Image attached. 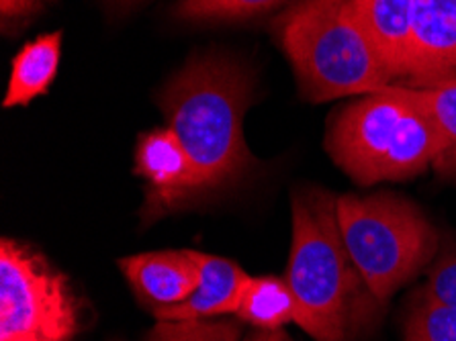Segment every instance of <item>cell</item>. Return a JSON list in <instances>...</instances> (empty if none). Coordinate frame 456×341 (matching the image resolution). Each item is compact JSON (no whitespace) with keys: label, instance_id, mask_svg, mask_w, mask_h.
Listing matches in <instances>:
<instances>
[{"label":"cell","instance_id":"cell-1","mask_svg":"<svg viewBox=\"0 0 456 341\" xmlns=\"http://www.w3.org/2000/svg\"><path fill=\"white\" fill-rule=\"evenodd\" d=\"M285 280L295 296V323L315 341H362L381 323L385 304L348 254L338 225V197L323 188L293 194Z\"/></svg>","mask_w":456,"mask_h":341},{"label":"cell","instance_id":"cell-2","mask_svg":"<svg viewBox=\"0 0 456 341\" xmlns=\"http://www.w3.org/2000/svg\"><path fill=\"white\" fill-rule=\"evenodd\" d=\"M252 93V74L224 53L195 55L162 88L166 125L195 170L192 200L225 191L256 164L244 137Z\"/></svg>","mask_w":456,"mask_h":341},{"label":"cell","instance_id":"cell-3","mask_svg":"<svg viewBox=\"0 0 456 341\" xmlns=\"http://www.w3.org/2000/svg\"><path fill=\"white\" fill-rule=\"evenodd\" d=\"M442 137L418 88L391 85L330 117L326 150L361 186L402 183L434 168Z\"/></svg>","mask_w":456,"mask_h":341},{"label":"cell","instance_id":"cell-4","mask_svg":"<svg viewBox=\"0 0 456 341\" xmlns=\"http://www.w3.org/2000/svg\"><path fill=\"white\" fill-rule=\"evenodd\" d=\"M301 96L330 102L391 86L352 0H297L273 20Z\"/></svg>","mask_w":456,"mask_h":341},{"label":"cell","instance_id":"cell-5","mask_svg":"<svg viewBox=\"0 0 456 341\" xmlns=\"http://www.w3.org/2000/svg\"><path fill=\"white\" fill-rule=\"evenodd\" d=\"M338 225L348 254L383 304L432 266L440 235L424 211L391 192L338 197Z\"/></svg>","mask_w":456,"mask_h":341},{"label":"cell","instance_id":"cell-6","mask_svg":"<svg viewBox=\"0 0 456 341\" xmlns=\"http://www.w3.org/2000/svg\"><path fill=\"white\" fill-rule=\"evenodd\" d=\"M80 303L64 272L12 238L0 241V341H74Z\"/></svg>","mask_w":456,"mask_h":341},{"label":"cell","instance_id":"cell-7","mask_svg":"<svg viewBox=\"0 0 456 341\" xmlns=\"http://www.w3.org/2000/svg\"><path fill=\"white\" fill-rule=\"evenodd\" d=\"M135 172L148 186L142 213L146 225L192 203L195 170L168 125L140 137L135 148Z\"/></svg>","mask_w":456,"mask_h":341},{"label":"cell","instance_id":"cell-8","mask_svg":"<svg viewBox=\"0 0 456 341\" xmlns=\"http://www.w3.org/2000/svg\"><path fill=\"white\" fill-rule=\"evenodd\" d=\"M456 78V0H416L403 86L426 88Z\"/></svg>","mask_w":456,"mask_h":341},{"label":"cell","instance_id":"cell-9","mask_svg":"<svg viewBox=\"0 0 456 341\" xmlns=\"http://www.w3.org/2000/svg\"><path fill=\"white\" fill-rule=\"evenodd\" d=\"M117 264L137 301L151 313L186 301L199 284V262L192 249L135 254L121 257Z\"/></svg>","mask_w":456,"mask_h":341},{"label":"cell","instance_id":"cell-10","mask_svg":"<svg viewBox=\"0 0 456 341\" xmlns=\"http://www.w3.org/2000/svg\"><path fill=\"white\" fill-rule=\"evenodd\" d=\"M199 262V284L186 301L175 307L151 313L158 321H191V319H213L236 315L241 292L250 274L227 257L195 252Z\"/></svg>","mask_w":456,"mask_h":341},{"label":"cell","instance_id":"cell-11","mask_svg":"<svg viewBox=\"0 0 456 341\" xmlns=\"http://www.w3.org/2000/svg\"><path fill=\"white\" fill-rule=\"evenodd\" d=\"M352 4L391 82L403 85L416 0H352Z\"/></svg>","mask_w":456,"mask_h":341},{"label":"cell","instance_id":"cell-12","mask_svg":"<svg viewBox=\"0 0 456 341\" xmlns=\"http://www.w3.org/2000/svg\"><path fill=\"white\" fill-rule=\"evenodd\" d=\"M61 37V31L39 35L12 58L9 86L3 101L4 109L25 107L50 90L60 69Z\"/></svg>","mask_w":456,"mask_h":341},{"label":"cell","instance_id":"cell-13","mask_svg":"<svg viewBox=\"0 0 456 341\" xmlns=\"http://www.w3.org/2000/svg\"><path fill=\"white\" fill-rule=\"evenodd\" d=\"M236 319L256 329H282V325L295 323V296L285 278L250 276Z\"/></svg>","mask_w":456,"mask_h":341},{"label":"cell","instance_id":"cell-14","mask_svg":"<svg viewBox=\"0 0 456 341\" xmlns=\"http://www.w3.org/2000/svg\"><path fill=\"white\" fill-rule=\"evenodd\" d=\"M421 104L432 117L442 137V154L434 164V170L444 174H456V78L436 82V85L418 88Z\"/></svg>","mask_w":456,"mask_h":341},{"label":"cell","instance_id":"cell-15","mask_svg":"<svg viewBox=\"0 0 456 341\" xmlns=\"http://www.w3.org/2000/svg\"><path fill=\"white\" fill-rule=\"evenodd\" d=\"M405 341H456V307L421 288L413 295L403 321Z\"/></svg>","mask_w":456,"mask_h":341},{"label":"cell","instance_id":"cell-16","mask_svg":"<svg viewBox=\"0 0 456 341\" xmlns=\"http://www.w3.org/2000/svg\"><path fill=\"white\" fill-rule=\"evenodd\" d=\"M289 0H181L175 17L186 23H238L271 12Z\"/></svg>","mask_w":456,"mask_h":341},{"label":"cell","instance_id":"cell-17","mask_svg":"<svg viewBox=\"0 0 456 341\" xmlns=\"http://www.w3.org/2000/svg\"><path fill=\"white\" fill-rule=\"evenodd\" d=\"M240 319H191V321H158L146 341H240Z\"/></svg>","mask_w":456,"mask_h":341},{"label":"cell","instance_id":"cell-18","mask_svg":"<svg viewBox=\"0 0 456 341\" xmlns=\"http://www.w3.org/2000/svg\"><path fill=\"white\" fill-rule=\"evenodd\" d=\"M424 290L438 301L456 307V240L448 241L432 262Z\"/></svg>","mask_w":456,"mask_h":341},{"label":"cell","instance_id":"cell-19","mask_svg":"<svg viewBox=\"0 0 456 341\" xmlns=\"http://www.w3.org/2000/svg\"><path fill=\"white\" fill-rule=\"evenodd\" d=\"M41 9V0H0V17H3L4 29L11 23H20L29 19Z\"/></svg>","mask_w":456,"mask_h":341},{"label":"cell","instance_id":"cell-20","mask_svg":"<svg viewBox=\"0 0 456 341\" xmlns=\"http://www.w3.org/2000/svg\"><path fill=\"white\" fill-rule=\"evenodd\" d=\"M244 341H293L282 329H256Z\"/></svg>","mask_w":456,"mask_h":341},{"label":"cell","instance_id":"cell-21","mask_svg":"<svg viewBox=\"0 0 456 341\" xmlns=\"http://www.w3.org/2000/svg\"><path fill=\"white\" fill-rule=\"evenodd\" d=\"M115 3H119L121 6H131V4L140 3V0H115Z\"/></svg>","mask_w":456,"mask_h":341}]
</instances>
